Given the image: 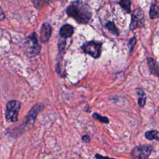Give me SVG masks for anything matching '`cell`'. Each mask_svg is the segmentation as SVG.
Returning a JSON list of instances; mask_svg holds the SVG:
<instances>
[{"label":"cell","instance_id":"obj_1","mask_svg":"<svg viewBox=\"0 0 159 159\" xmlns=\"http://www.w3.org/2000/svg\"><path fill=\"white\" fill-rule=\"evenodd\" d=\"M68 16L80 24L88 23L91 18L92 11L90 7L81 1L72 2L66 9Z\"/></svg>","mask_w":159,"mask_h":159},{"label":"cell","instance_id":"obj_2","mask_svg":"<svg viewBox=\"0 0 159 159\" xmlns=\"http://www.w3.org/2000/svg\"><path fill=\"white\" fill-rule=\"evenodd\" d=\"M81 48L84 53L94 58H98L101 53L102 44L98 42L90 41L85 43Z\"/></svg>","mask_w":159,"mask_h":159},{"label":"cell","instance_id":"obj_3","mask_svg":"<svg viewBox=\"0 0 159 159\" xmlns=\"http://www.w3.org/2000/svg\"><path fill=\"white\" fill-rule=\"evenodd\" d=\"M20 106V102L17 101H11L7 103L5 113L6 118L7 120L10 122L17 120Z\"/></svg>","mask_w":159,"mask_h":159},{"label":"cell","instance_id":"obj_4","mask_svg":"<svg viewBox=\"0 0 159 159\" xmlns=\"http://www.w3.org/2000/svg\"><path fill=\"white\" fill-rule=\"evenodd\" d=\"M25 46L27 53L30 56L36 55L39 53L40 50V46L35 33L31 34L27 37L25 43Z\"/></svg>","mask_w":159,"mask_h":159},{"label":"cell","instance_id":"obj_5","mask_svg":"<svg viewBox=\"0 0 159 159\" xmlns=\"http://www.w3.org/2000/svg\"><path fill=\"white\" fill-rule=\"evenodd\" d=\"M143 25L144 14L143 11L140 8L134 10L132 13L130 29L131 30H134L135 29L142 27Z\"/></svg>","mask_w":159,"mask_h":159},{"label":"cell","instance_id":"obj_6","mask_svg":"<svg viewBox=\"0 0 159 159\" xmlns=\"http://www.w3.org/2000/svg\"><path fill=\"white\" fill-rule=\"evenodd\" d=\"M152 151V147L150 145H139L133 149L132 156L135 158H147L149 157Z\"/></svg>","mask_w":159,"mask_h":159},{"label":"cell","instance_id":"obj_7","mask_svg":"<svg viewBox=\"0 0 159 159\" xmlns=\"http://www.w3.org/2000/svg\"><path fill=\"white\" fill-rule=\"evenodd\" d=\"M52 28L48 23H44L40 30V40L42 42H47L51 35Z\"/></svg>","mask_w":159,"mask_h":159},{"label":"cell","instance_id":"obj_8","mask_svg":"<svg viewBox=\"0 0 159 159\" xmlns=\"http://www.w3.org/2000/svg\"><path fill=\"white\" fill-rule=\"evenodd\" d=\"M73 27L69 24L63 25L60 30V34L63 38H68L71 37L73 34Z\"/></svg>","mask_w":159,"mask_h":159},{"label":"cell","instance_id":"obj_9","mask_svg":"<svg viewBox=\"0 0 159 159\" xmlns=\"http://www.w3.org/2000/svg\"><path fill=\"white\" fill-rule=\"evenodd\" d=\"M147 61L151 73L154 75L159 76V68L157 61L152 58H148Z\"/></svg>","mask_w":159,"mask_h":159},{"label":"cell","instance_id":"obj_10","mask_svg":"<svg viewBox=\"0 0 159 159\" xmlns=\"http://www.w3.org/2000/svg\"><path fill=\"white\" fill-rule=\"evenodd\" d=\"M150 17L152 19L159 18V2H153L150 9Z\"/></svg>","mask_w":159,"mask_h":159},{"label":"cell","instance_id":"obj_11","mask_svg":"<svg viewBox=\"0 0 159 159\" xmlns=\"http://www.w3.org/2000/svg\"><path fill=\"white\" fill-rule=\"evenodd\" d=\"M122 8L127 13L130 12V5L131 2L130 0H120L119 2Z\"/></svg>","mask_w":159,"mask_h":159},{"label":"cell","instance_id":"obj_12","mask_svg":"<svg viewBox=\"0 0 159 159\" xmlns=\"http://www.w3.org/2000/svg\"><path fill=\"white\" fill-rule=\"evenodd\" d=\"M137 93L139 94L138 103L140 106L143 107L146 102V96L145 93L142 90H137Z\"/></svg>","mask_w":159,"mask_h":159},{"label":"cell","instance_id":"obj_13","mask_svg":"<svg viewBox=\"0 0 159 159\" xmlns=\"http://www.w3.org/2000/svg\"><path fill=\"white\" fill-rule=\"evenodd\" d=\"M158 132L157 130H150L145 134V137L148 140H154L157 138Z\"/></svg>","mask_w":159,"mask_h":159},{"label":"cell","instance_id":"obj_14","mask_svg":"<svg viewBox=\"0 0 159 159\" xmlns=\"http://www.w3.org/2000/svg\"><path fill=\"white\" fill-rule=\"evenodd\" d=\"M106 27L112 33H114L115 34H117V35L119 34V30H118L117 28L116 27V26L115 25V24H114V22H108L106 24Z\"/></svg>","mask_w":159,"mask_h":159},{"label":"cell","instance_id":"obj_15","mask_svg":"<svg viewBox=\"0 0 159 159\" xmlns=\"http://www.w3.org/2000/svg\"><path fill=\"white\" fill-rule=\"evenodd\" d=\"M33 4L36 8H39L42 6L47 4L49 0H32Z\"/></svg>","mask_w":159,"mask_h":159},{"label":"cell","instance_id":"obj_16","mask_svg":"<svg viewBox=\"0 0 159 159\" xmlns=\"http://www.w3.org/2000/svg\"><path fill=\"white\" fill-rule=\"evenodd\" d=\"M93 117L96 119V120H98L102 122H104V123H108L109 122V120L107 119V117H104V116H100L99 114H96V113H94L93 116Z\"/></svg>","mask_w":159,"mask_h":159},{"label":"cell","instance_id":"obj_17","mask_svg":"<svg viewBox=\"0 0 159 159\" xmlns=\"http://www.w3.org/2000/svg\"><path fill=\"white\" fill-rule=\"evenodd\" d=\"M135 43H136V39H135V37H134V38H132V39H130V42H129V48H130V52L133 50V48H134V47Z\"/></svg>","mask_w":159,"mask_h":159},{"label":"cell","instance_id":"obj_18","mask_svg":"<svg viewBox=\"0 0 159 159\" xmlns=\"http://www.w3.org/2000/svg\"><path fill=\"white\" fill-rule=\"evenodd\" d=\"M82 140L85 142H88L89 140H90V138L88 135H84L83 137H82Z\"/></svg>","mask_w":159,"mask_h":159}]
</instances>
